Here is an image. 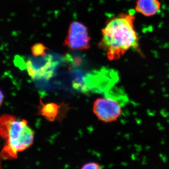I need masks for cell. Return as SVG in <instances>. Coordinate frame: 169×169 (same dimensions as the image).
Instances as JSON below:
<instances>
[{"mask_svg": "<svg viewBox=\"0 0 169 169\" xmlns=\"http://www.w3.org/2000/svg\"><path fill=\"white\" fill-rule=\"evenodd\" d=\"M135 20L133 14L122 13L107 21L98 46L105 52L109 61L119 60L131 49L140 51Z\"/></svg>", "mask_w": 169, "mask_h": 169, "instance_id": "cell-1", "label": "cell"}, {"mask_svg": "<svg viewBox=\"0 0 169 169\" xmlns=\"http://www.w3.org/2000/svg\"><path fill=\"white\" fill-rule=\"evenodd\" d=\"M0 137L5 140L1 156L5 159H13L17 158L18 152L33 145L34 132L26 120L4 114L0 117Z\"/></svg>", "mask_w": 169, "mask_h": 169, "instance_id": "cell-2", "label": "cell"}, {"mask_svg": "<svg viewBox=\"0 0 169 169\" xmlns=\"http://www.w3.org/2000/svg\"><path fill=\"white\" fill-rule=\"evenodd\" d=\"M123 101L110 89L106 92L105 97L94 101L93 111L99 120L106 123L117 120L122 113Z\"/></svg>", "mask_w": 169, "mask_h": 169, "instance_id": "cell-3", "label": "cell"}, {"mask_svg": "<svg viewBox=\"0 0 169 169\" xmlns=\"http://www.w3.org/2000/svg\"><path fill=\"white\" fill-rule=\"evenodd\" d=\"M91 39L87 26L80 22L75 21L70 25L64 46L71 50H84L90 48Z\"/></svg>", "mask_w": 169, "mask_h": 169, "instance_id": "cell-4", "label": "cell"}, {"mask_svg": "<svg viewBox=\"0 0 169 169\" xmlns=\"http://www.w3.org/2000/svg\"><path fill=\"white\" fill-rule=\"evenodd\" d=\"M25 66L28 74L33 80H49L53 75L56 64L53 61L52 56H48L43 65H37L29 59Z\"/></svg>", "mask_w": 169, "mask_h": 169, "instance_id": "cell-5", "label": "cell"}, {"mask_svg": "<svg viewBox=\"0 0 169 169\" xmlns=\"http://www.w3.org/2000/svg\"><path fill=\"white\" fill-rule=\"evenodd\" d=\"M67 109V105L64 104L51 103L45 104L40 99L38 114L43 116L49 121L53 122L64 117Z\"/></svg>", "mask_w": 169, "mask_h": 169, "instance_id": "cell-6", "label": "cell"}, {"mask_svg": "<svg viewBox=\"0 0 169 169\" xmlns=\"http://www.w3.org/2000/svg\"><path fill=\"white\" fill-rule=\"evenodd\" d=\"M159 0H137L136 2V12L147 17L154 16L161 8Z\"/></svg>", "mask_w": 169, "mask_h": 169, "instance_id": "cell-7", "label": "cell"}, {"mask_svg": "<svg viewBox=\"0 0 169 169\" xmlns=\"http://www.w3.org/2000/svg\"><path fill=\"white\" fill-rule=\"evenodd\" d=\"M47 49L41 43L35 44L31 48V51L35 57L46 56V51Z\"/></svg>", "mask_w": 169, "mask_h": 169, "instance_id": "cell-8", "label": "cell"}, {"mask_svg": "<svg viewBox=\"0 0 169 169\" xmlns=\"http://www.w3.org/2000/svg\"><path fill=\"white\" fill-rule=\"evenodd\" d=\"M102 168L99 164L95 163H89L85 164L83 166L82 168V169H101Z\"/></svg>", "mask_w": 169, "mask_h": 169, "instance_id": "cell-9", "label": "cell"}, {"mask_svg": "<svg viewBox=\"0 0 169 169\" xmlns=\"http://www.w3.org/2000/svg\"><path fill=\"white\" fill-rule=\"evenodd\" d=\"M4 95L3 92L0 90V106L2 105L3 102Z\"/></svg>", "mask_w": 169, "mask_h": 169, "instance_id": "cell-10", "label": "cell"}]
</instances>
